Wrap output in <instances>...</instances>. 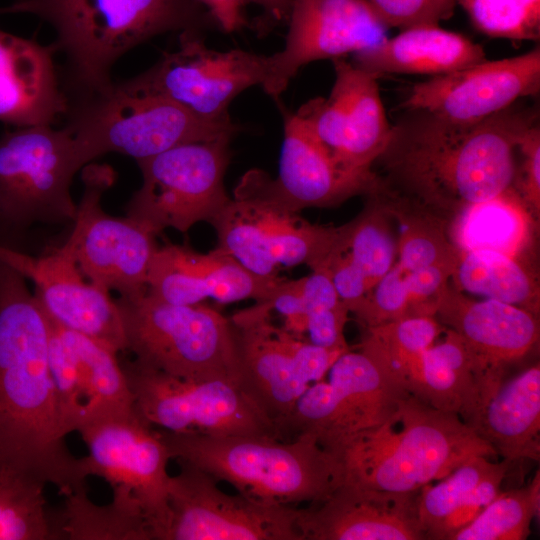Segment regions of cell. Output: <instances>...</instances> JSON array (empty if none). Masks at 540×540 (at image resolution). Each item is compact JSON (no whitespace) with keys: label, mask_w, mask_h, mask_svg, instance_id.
Returning <instances> with one entry per match:
<instances>
[{"label":"cell","mask_w":540,"mask_h":540,"mask_svg":"<svg viewBox=\"0 0 540 540\" xmlns=\"http://www.w3.org/2000/svg\"><path fill=\"white\" fill-rule=\"evenodd\" d=\"M168 482L169 526L164 540H302L299 507L266 505L230 495L184 462Z\"/></svg>","instance_id":"obj_16"},{"label":"cell","mask_w":540,"mask_h":540,"mask_svg":"<svg viewBox=\"0 0 540 540\" xmlns=\"http://www.w3.org/2000/svg\"><path fill=\"white\" fill-rule=\"evenodd\" d=\"M138 417L163 431L206 436L268 435L281 438L240 383L193 381L138 364L122 365Z\"/></svg>","instance_id":"obj_12"},{"label":"cell","mask_w":540,"mask_h":540,"mask_svg":"<svg viewBox=\"0 0 540 540\" xmlns=\"http://www.w3.org/2000/svg\"><path fill=\"white\" fill-rule=\"evenodd\" d=\"M302 289L303 277L297 280L284 279L266 299L257 302L251 309L263 314H269L271 310H275L285 318L283 328L299 336L306 332L307 324Z\"/></svg>","instance_id":"obj_46"},{"label":"cell","mask_w":540,"mask_h":540,"mask_svg":"<svg viewBox=\"0 0 540 540\" xmlns=\"http://www.w3.org/2000/svg\"><path fill=\"white\" fill-rule=\"evenodd\" d=\"M114 178L108 165H85L83 194L64 244L88 280L119 296H136L147 290L158 234L129 216L114 217L103 210L102 195Z\"/></svg>","instance_id":"obj_14"},{"label":"cell","mask_w":540,"mask_h":540,"mask_svg":"<svg viewBox=\"0 0 540 540\" xmlns=\"http://www.w3.org/2000/svg\"><path fill=\"white\" fill-rule=\"evenodd\" d=\"M231 137L175 146L138 160L143 182L126 204L127 216L157 234L211 223L231 199L224 187Z\"/></svg>","instance_id":"obj_11"},{"label":"cell","mask_w":540,"mask_h":540,"mask_svg":"<svg viewBox=\"0 0 540 540\" xmlns=\"http://www.w3.org/2000/svg\"><path fill=\"white\" fill-rule=\"evenodd\" d=\"M115 301L126 351L134 354L138 364L183 380L241 384L232 320L202 303L170 304L147 292Z\"/></svg>","instance_id":"obj_6"},{"label":"cell","mask_w":540,"mask_h":540,"mask_svg":"<svg viewBox=\"0 0 540 540\" xmlns=\"http://www.w3.org/2000/svg\"><path fill=\"white\" fill-rule=\"evenodd\" d=\"M407 271L397 262L352 311L367 329L409 317Z\"/></svg>","instance_id":"obj_42"},{"label":"cell","mask_w":540,"mask_h":540,"mask_svg":"<svg viewBox=\"0 0 540 540\" xmlns=\"http://www.w3.org/2000/svg\"><path fill=\"white\" fill-rule=\"evenodd\" d=\"M327 381L312 383L279 426L283 439L313 436L333 452L353 436L386 422L410 394L388 366L370 352L342 353Z\"/></svg>","instance_id":"obj_9"},{"label":"cell","mask_w":540,"mask_h":540,"mask_svg":"<svg viewBox=\"0 0 540 540\" xmlns=\"http://www.w3.org/2000/svg\"><path fill=\"white\" fill-rule=\"evenodd\" d=\"M512 189L539 222L540 217V124L521 137L516 151Z\"/></svg>","instance_id":"obj_44"},{"label":"cell","mask_w":540,"mask_h":540,"mask_svg":"<svg viewBox=\"0 0 540 540\" xmlns=\"http://www.w3.org/2000/svg\"><path fill=\"white\" fill-rule=\"evenodd\" d=\"M83 166L64 126L18 127L0 137V245L21 251L39 226L73 225L70 188Z\"/></svg>","instance_id":"obj_8"},{"label":"cell","mask_w":540,"mask_h":540,"mask_svg":"<svg viewBox=\"0 0 540 540\" xmlns=\"http://www.w3.org/2000/svg\"><path fill=\"white\" fill-rule=\"evenodd\" d=\"M231 320L237 334L241 386L279 431L300 396L322 380L344 352L304 341L276 327L269 314L250 308Z\"/></svg>","instance_id":"obj_15"},{"label":"cell","mask_w":540,"mask_h":540,"mask_svg":"<svg viewBox=\"0 0 540 540\" xmlns=\"http://www.w3.org/2000/svg\"><path fill=\"white\" fill-rule=\"evenodd\" d=\"M332 62L329 96L307 101L295 114L342 168L371 174L391 132L378 77L342 58Z\"/></svg>","instance_id":"obj_18"},{"label":"cell","mask_w":540,"mask_h":540,"mask_svg":"<svg viewBox=\"0 0 540 540\" xmlns=\"http://www.w3.org/2000/svg\"><path fill=\"white\" fill-rule=\"evenodd\" d=\"M292 0H243L244 4H256L264 11L265 21L270 23H280L288 20Z\"/></svg>","instance_id":"obj_48"},{"label":"cell","mask_w":540,"mask_h":540,"mask_svg":"<svg viewBox=\"0 0 540 540\" xmlns=\"http://www.w3.org/2000/svg\"><path fill=\"white\" fill-rule=\"evenodd\" d=\"M476 30L493 38L538 41L540 0H458Z\"/></svg>","instance_id":"obj_40"},{"label":"cell","mask_w":540,"mask_h":540,"mask_svg":"<svg viewBox=\"0 0 540 540\" xmlns=\"http://www.w3.org/2000/svg\"><path fill=\"white\" fill-rule=\"evenodd\" d=\"M498 463L475 456L462 463L435 485L424 486L418 495L417 515L425 539L467 498Z\"/></svg>","instance_id":"obj_38"},{"label":"cell","mask_w":540,"mask_h":540,"mask_svg":"<svg viewBox=\"0 0 540 540\" xmlns=\"http://www.w3.org/2000/svg\"><path fill=\"white\" fill-rule=\"evenodd\" d=\"M540 90V48L515 57L484 60L416 83L404 109H421L459 123H476L536 96Z\"/></svg>","instance_id":"obj_21"},{"label":"cell","mask_w":540,"mask_h":540,"mask_svg":"<svg viewBox=\"0 0 540 540\" xmlns=\"http://www.w3.org/2000/svg\"><path fill=\"white\" fill-rule=\"evenodd\" d=\"M0 260L34 284L35 296L55 321L117 353L126 351L116 301L110 291L86 280L64 243L38 255L0 245Z\"/></svg>","instance_id":"obj_20"},{"label":"cell","mask_w":540,"mask_h":540,"mask_svg":"<svg viewBox=\"0 0 540 540\" xmlns=\"http://www.w3.org/2000/svg\"><path fill=\"white\" fill-rule=\"evenodd\" d=\"M538 225L511 188L460 210L446 220V231L457 253L493 250L528 261Z\"/></svg>","instance_id":"obj_30"},{"label":"cell","mask_w":540,"mask_h":540,"mask_svg":"<svg viewBox=\"0 0 540 540\" xmlns=\"http://www.w3.org/2000/svg\"><path fill=\"white\" fill-rule=\"evenodd\" d=\"M303 299L309 342L330 350L348 351L344 327L349 309L340 299L327 270L303 277Z\"/></svg>","instance_id":"obj_39"},{"label":"cell","mask_w":540,"mask_h":540,"mask_svg":"<svg viewBox=\"0 0 540 540\" xmlns=\"http://www.w3.org/2000/svg\"><path fill=\"white\" fill-rule=\"evenodd\" d=\"M486 60L484 48L440 25H418L354 54L353 64L374 74L438 76Z\"/></svg>","instance_id":"obj_27"},{"label":"cell","mask_w":540,"mask_h":540,"mask_svg":"<svg viewBox=\"0 0 540 540\" xmlns=\"http://www.w3.org/2000/svg\"><path fill=\"white\" fill-rule=\"evenodd\" d=\"M7 13L6 7L0 8V14Z\"/></svg>","instance_id":"obj_49"},{"label":"cell","mask_w":540,"mask_h":540,"mask_svg":"<svg viewBox=\"0 0 540 540\" xmlns=\"http://www.w3.org/2000/svg\"><path fill=\"white\" fill-rule=\"evenodd\" d=\"M49 316L26 279L0 260V469L87 489L66 443L48 361Z\"/></svg>","instance_id":"obj_2"},{"label":"cell","mask_w":540,"mask_h":540,"mask_svg":"<svg viewBox=\"0 0 540 540\" xmlns=\"http://www.w3.org/2000/svg\"><path fill=\"white\" fill-rule=\"evenodd\" d=\"M449 283L462 293L518 306L539 315V284L527 261L493 250L458 253Z\"/></svg>","instance_id":"obj_32"},{"label":"cell","mask_w":540,"mask_h":540,"mask_svg":"<svg viewBox=\"0 0 540 540\" xmlns=\"http://www.w3.org/2000/svg\"><path fill=\"white\" fill-rule=\"evenodd\" d=\"M433 343L422 355L421 372L412 396L441 411L458 415L469 425L500 384L484 371L455 331Z\"/></svg>","instance_id":"obj_29"},{"label":"cell","mask_w":540,"mask_h":540,"mask_svg":"<svg viewBox=\"0 0 540 540\" xmlns=\"http://www.w3.org/2000/svg\"><path fill=\"white\" fill-rule=\"evenodd\" d=\"M66 118L84 166L109 152L138 161L178 145L233 137L239 130L231 118H201L161 96L133 91L124 82L71 100Z\"/></svg>","instance_id":"obj_7"},{"label":"cell","mask_w":540,"mask_h":540,"mask_svg":"<svg viewBox=\"0 0 540 540\" xmlns=\"http://www.w3.org/2000/svg\"><path fill=\"white\" fill-rule=\"evenodd\" d=\"M46 484L0 469V540L58 539L46 511Z\"/></svg>","instance_id":"obj_36"},{"label":"cell","mask_w":540,"mask_h":540,"mask_svg":"<svg viewBox=\"0 0 540 540\" xmlns=\"http://www.w3.org/2000/svg\"><path fill=\"white\" fill-rule=\"evenodd\" d=\"M44 46L0 30V121L17 127L52 126L70 108L53 55Z\"/></svg>","instance_id":"obj_26"},{"label":"cell","mask_w":540,"mask_h":540,"mask_svg":"<svg viewBox=\"0 0 540 540\" xmlns=\"http://www.w3.org/2000/svg\"><path fill=\"white\" fill-rule=\"evenodd\" d=\"M434 317L461 336L497 384L539 342L537 315L496 300L471 299L450 283L437 300Z\"/></svg>","instance_id":"obj_25"},{"label":"cell","mask_w":540,"mask_h":540,"mask_svg":"<svg viewBox=\"0 0 540 540\" xmlns=\"http://www.w3.org/2000/svg\"><path fill=\"white\" fill-rule=\"evenodd\" d=\"M508 466L498 463L467 496V498L442 522L432 534V540H452L463 527L472 522L501 492Z\"/></svg>","instance_id":"obj_45"},{"label":"cell","mask_w":540,"mask_h":540,"mask_svg":"<svg viewBox=\"0 0 540 540\" xmlns=\"http://www.w3.org/2000/svg\"><path fill=\"white\" fill-rule=\"evenodd\" d=\"M270 76V57L241 49L208 48L202 32H180L179 45L140 75L123 81L131 90L166 98L209 120L229 119L228 108L243 90Z\"/></svg>","instance_id":"obj_13"},{"label":"cell","mask_w":540,"mask_h":540,"mask_svg":"<svg viewBox=\"0 0 540 540\" xmlns=\"http://www.w3.org/2000/svg\"><path fill=\"white\" fill-rule=\"evenodd\" d=\"M259 187L285 208L336 206L356 195H367L378 177L342 168L294 113L284 112V140L276 179L252 170Z\"/></svg>","instance_id":"obj_23"},{"label":"cell","mask_w":540,"mask_h":540,"mask_svg":"<svg viewBox=\"0 0 540 540\" xmlns=\"http://www.w3.org/2000/svg\"><path fill=\"white\" fill-rule=\"evenodd\" d=\"M217 250L262 278L278 277L280 266H324L341 226L312 224L267 196L247 172L221 212L210 223Z\"/></svg>","instance_id":"obj_10"},{"label":"cell","mask_w":540,"mask_h":540,"mask_svg":"<svg viewBox=\"0 0 540 540\" xmlns=\"http://www.w3.org/2000/svg\"><path fill=\"white\" fill-rule=\"evenodd\" d=\"M444 329L433 316H410L366 329L360 348L383 361L413 395L423 353Z\"/></svg>","instance_id":"obj_35"},{"label":"cell","mask_w":540,"mask_h":540,"mask_svg":"<svg viewBox=\"0 0 540 540\" xmlns=\"http://www.w3.org/2000/svg\"><path fill=\"white\" fill-rule=\"evenodd\" d=\"M540 480L537 471L532 482L523 488L500 492L452 540H524L539 513Z\"/></svg>","instance_id":"obj_37"},{"label":"cell","mask_w":540,"mask_h":540,"mask_svg":"<svg viewBox=\"0 0 540 540\" xmlns=\"http://www.w3.org/2000/svg\"><path fill=\"white\" fill-rule=\"evenodd\" d=\"M419 491L397 493L342 481L326 498L300 508L302 540H423Z\"/></svg>","instance_id":"obj_22"},{"label":"cell","mask_w":540,"mask_h":540,"mask_svg":"<svg viewBox=\"0 0 540 540\" xmlns=\"http://www.w3.org/2000/svg\"><path fill=\"white\" fill-rule=\"evenodd\" d=\"M384 23L401 30L440 25L452 17L458 0H366Z\"/></svg>","instance_id":"obj_43"},{"label":"cell","mask_w":540,"mask_h":540,"mask_svg":"<svg viewBox=\"0 0 540 540\" xmlns=\"http://www.w3.org/2000/svg\"><path fill=\"white\" fill-rule=\"evenodd\" d=\"M88 489L67 494L61 520L55 529L58 539L153 540L143 509L126 488L113 487L110 503L98 505Z\"/></svg>","instance_id":"obj_33"},{"label":"cell","mask_w":540,"mask_h":540,"mask_svg":"<svg viewBox=\"0 0 540 540\" xmlns=\"http://www.w3.org/2000/svg\"><path fill=\"white\" fill-rule=\"evenodd\" d=\"M57 324L75 359L85 391L79 429L97 421L138 416L118 353L92 337Z\"/></svg>","instance_id":"obj_31"},{"label":"cell","mask_w":540,"mask_h":540,"mask_svg":"<svg viewBox=\"0 0 540 540\" xmlns=\"http://www.w3.org/2000/svg\"><path fill=\"white\" fill-rule=\"evenodd\" d=\"M8 13H29L56 31L74 99L113 85L110 71L127 51L169 31L218 28L195 0H16Z\"/></svg>","instance_id":"obj_3"},{"label":"cell","mask_w":540,"mask_h":540,"mask_svg":"<svg viewBox=\"0 0 540 540\" xmlns=\"http://www.w3.org/2000/svg\"><path fill=\"white\" fill-rule=\"evenodd\" d=\"M366 196L361 213L342 225L333 250L362 274L370 292L395 264L398 242L395 223L387 208L374 193Z\"/></svg>","instance_id":"obj_34"},{"label":"cell","mask_w":540,"mask_h":540,"mask_svg":"<svg viewBox=\"0 0 540 540\" xmlns=\"http://www.w3.org/2000/svg\"><path fill=\"white\" fill-rule=\"evenodd\" d=\"M468 426L505 462L539 461V363L505 378Z\"/></svg>","instance_id":"obj_28"},{"label":"cell","mask_w":540,"mask_h":540,"mask_svg":"<svg viewBox=\"0 0 540 540\" xmlns=\"http://www.w3.org/2000/svg\"><path fill=\"white\" fill-rule=\"evenodd\" d=\"M331 453L341 465L343 481L397 493L419 491L472 457L497 456L458 415L412 395L386 422Z\"/></svg>","instance_id":"obj_4"},{"label":"cell","mask_w":540,"mask_h":540,"mask_svg":"<svg viewBox=\"0 0 540 540\" xmlns=\"http://www.w3.org/2000/svg\"><path fill=\"white\" fill-rule=\"evenodd\" d=\"M283 280L259 277L217 249L203 254L186 245L168 244L153 255L146 292L177 305L199 304L206 298L224 304L244 299L260 302Z\"/></svg>","instance_id":"obj_24"},{"label":"cell","mask_w":540,"mask_h":540,"mask_svg":"<svg viewBox=\"0 0 540 540\" xmlns=\"http://www.w3.org/2000/svg\"><path fill=\"white\" fill-rule=\"evenodd\" d=\"M284 48L270 55L264 91L278 97L304 65L367 50L390 29L366 0H292Z\"/></svg>","instance_id":"obj_19"},{"label":"cell","mask_w":540,"mask_h":540,"mask_svg":"<svg viewBox=\"0 0 540 540\" xmlns=\"http://www.w3.org/2000/svg\"><path fill=\"white\" fill-rule=\"evenodd\" d=\"M214 18L218 28L231 33L248 26L243 0H195Z\"/></svg>","instance_id":"obj_47"},{"label":"cell","mask_w":540,"mask_h":540,"mask_svg":"<svg viewBox=\"0 0 540 540\" xmlns=\"http://www.w3.org/2000/svg\"><path fill=\"white\" fill-rule=\"evenodd\" d=\"M536 123L538 107L522 100L476 123L405 109L373 171L382 187L446 221L512 188L517 145Z\"/></svg>","instance_id":"obj_1"},{"label":"cell","mask_w":540,"mask_h":540,"mask_svg":"<svg viewBox=\"0 0 540 540\" xmlns=\"http://www.w3.org/2000/svg\"><path fill=\"white\" fill-rule=\"evenodd\" d=\"M171 459L188 463L238 494L275 506L313 504L343 481L338 459L307 434L206 436L159 430Z\"/></svg>","instance_id":"obj_5"},{"label":"cell","mask_w":540,"mask_h":540,"mask_svg":"<svg viewBox=\"0 0 540 540\" xmlns=\"http://www.w3.org/2000/svg\"><path fill=\"white\" fill-rule=\"evenodd\" d=\"M48 361L63 426L70 434L78 431L82 423L85 391L75 359L50 316Z\"/></svg>","instance_id":"obj_41"},{"label":"cell","mask_w":540,"mask_h":540,"mask_svg":"<svg viewBox=\"0 0 540 540\" xmlns=\"http://www.w3.org/2000/svg\"><path fill=\"white\" fill-rule=\"evenodd\" d=\"M78 433L88 448V455L80 458L85 476L129 490L143 509L153 540H164L171 458L160 431L136 416L93 422Z\"/></svg>","instance_id":"obj_17"}]
</instances>
